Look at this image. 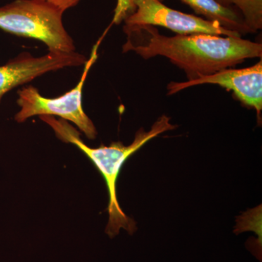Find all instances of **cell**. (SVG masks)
<instances>
[{
	"mask_svg": "<svg viewBox=\"0 0 262 262\" xmlns=\"http://www.w3.org/2000/svg\"><path fill=\"white\" fill-rule=\"evenodd\" d=\"M124 53L135 52L144 59L160 56L184 70L187 81L213 75L246 59L261 58L262 45L237 37L211 34L162 35L153 26L123 27Z\"/></svg>",
	"mask_w": 262,
	"mask_h": 262,
	"instance_id": "cell-1",
	"label": "cell"
},
{
	"mask_svg": "<svg viewBox=\"0 0 262 262\" xmlns=\"http://www.w3.org/2000/svg\"><path fill=\"white\" fill-rule=\"evenodd\" d=\"M163 2L164 0H160ZM206 20L216 22L223 28L241 36L252 33L245 23L244 17L235 6L225 7L215 0H180Z\"/></svg>",
	"mask_w": 262,
	"mask_h": 262,
	"instance_id": "cell-8",
	"label": "cell"
},
{
	"mask_svg": "<svg viewBox=\"0 0 262 262\" xmlns=\"http://www.w3.org/2000/svg\"><path fill=\"white\" fill-rule=\"evenodd\" d=\"M39 117L51 127L58 139L78 147L91 160L102 176L108 194V221L105 230L108 237L113 238L120 233L122 229L130 234H134L137 229L135 221L127 216L122 211L117 196V182L122 165L148 141L166 131L174 130L177 125L170 124V117L163 115L153 124L149 131L146 132L142 127L139 129L130 145L125 146L120 141H117L112 143L110 146L101 145L98 148H91L84 144L79 131L67 120H58L53 116Z\"/></svg>",
	"mask_w": 262,
	"mask_h": 262,
	"instance_id": "cell-2",
	"label": "cell"
},
{
	"mask_svg": "<svg viewBox=\"0 0 262 262\" xmlns=\"http://www.w3.org/2000/svg\"><path fill=\"white\" fill-rule=\"evenodd\" d=\"M63 14L46 0H15L0 7V29L41 41L49 52L72 53L75 46L63 27Z\"/></svg>",
	"mask_w": 262,
	"mask_h": 262,
	"instance_id": "cell-3",
	"label": "cell"
},
{
	"mask_svg": "<svg viewBox=\"0 0 262 262\" xmlns=\"http://www.w3.org/2000/svg\"><path fill=\"white\" fill-rule=\"evenodd\" d=\"M215 1L225 7L235 6L237 8L242 0H215Z\"/></svg>",
	"mask_w": 262,
	"mask_h": 262,
	"instance_id": "cell-12",
	"label": "cell"
},
{
	"mask_svg": "<svg viewBox=\"0 0 262 262\" xmlns=\"http://www.w3.org/2000/svg\"><path fill=\"white\" fill-rule=\"evenodd\" d=\"M136 11L127 17L124 27L150 25L170 29L177 34H211L241 37L216 22L172 9L160 0H134Z\"/></svg>",
	"mask_w": 262,
	"mask_h": 262,
	"instance_id": "cell-5",
	"label": "cell"
},
{
	"mask_svg": "<svg viewBox=\"0 0 262 262\" xmlns=\"http://www.w3.org/2000/svg\"><path fill=\"white\" fill-rule=\"evenodd\" d=\"M98 43L94 46L89 60L84 63L83 72L78 84L69 92L57 98H46L34 86H27L19 90L17 103L20 107L15 115V120L19 123L34 116H58L73 122L91 140L97 136V130L92 120L82 107V90L91 67L97 59Z\"/></svg>",
	"mask_w": 262,
	"mask_h": 262,
	"instance_id": "cell-4",
	"label": "cell"
},
{
	"mask_svg": "<svg viewBox=\"0 0 262 262\" xmlns=\"http://www.w3.org/2000/svg\"><path fill=\"white\" fill-rule=\"evenodd\" d=\"M87 60L83 55L75 51L49 52L39 57L24 52L5 65L0 66V102L7 93L18 86L28 83L48 72L84 65Z\"/></svg>",
	"mask_w": 262,
	"mask_h": 262,
	"instance_id": "cell-6",
	"label": "cell"
},
{
	"mask_svg": "<svg viewBox=\"0 0 262 262\" xmlns=\"http://www.w3.org/2000/svg\"><path fill=\"white\" fill-rule=\"evenodd\" d=\"M136 11L134 0H117L112 24H120Z\"/></svg>",
	"mask_w": 262,
	"mask_h": 262,
	"instance_id": "cell-10",
	"label": "cell"
},
{
	"mask_svg": "<svg viewBox=\"0 0 262 262\" xmlns=\"http://www.w3.org/2000/svg\"><path fill=\"white\" fill-rule=\"evenodd\" d=\"M48 3L55 5L57 8H59L64 13L66 10L76 6L80 0H46Z\"/></svg>",
	"mask_w": 262,
	"mask_h": 262,
	"instance_id": "cell-11",
	"label": "cell"
},
{
	"mask_svg": "<svg viewBox=\"0 0 262 262\" xmlns=\"http://www.w3.org/2000/svg\"><path fill=\"white\" fill-rule=\"evenodd\" d=\"M203 84H218L232 91L236 98L248 107L253 108L261 118L262 110V61L246 68L226 69L209 76L186 82H170L167 86L168 95H173L183 90Z\"/></svg>",
	"mask_w": 262,
	"mask_h": 262,
	"instance_id": "cell-7",
	"label": "cell"
},
{
	"mask_svg": "<svg viewBox=\"0 0 262 262\" xmlns=\"http://www.w3.org/2000/svg\"><path fill=\"white\" fill-rule=\"evenodd\" d=\"M237 9L239 10L246 25L251 32L262 28V0H242Z\"/></svg>",
	"mask_w": 262,
	"mask_h": 262,
	"instance_id": "cell-9",
	"label": "cell"
}]
</instances>
